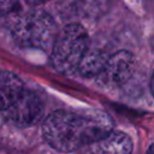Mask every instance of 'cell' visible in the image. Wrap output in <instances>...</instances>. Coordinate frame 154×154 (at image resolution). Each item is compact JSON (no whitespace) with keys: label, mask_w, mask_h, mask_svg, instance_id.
<instances>
[{"label":"cell","mask_w":154,"mask_h":154,"mask_svg":"<svg viewBox=\"0 0 154 154\" xmlns=\"http://www.w3.org/2000/svg\"><path fill=\"white\" fill-rule=\"evenodd\" d=\"M84 148V154H131L132 142L126 134L112 130Z\"/></svg>","instance_id":"cell-6"},{"label":"cell","mask_w":154,"mask_h":154,"mask_svg":"<svg viewBox=\"0 0 154 154\" xmlns=\"http://www.w3.org/2000/svg\"><path fill=\"white\" fill-rule=\"evenodd\" d=\"M113 130L112 119L101 111H65L51 113L42 124L46 142L58 152L84 148Z\"/></svg>","instance_id":"cell-1"},{"label":"cell","mask_w":154,"mask_h":154,"mask_svg":"<svg viewBox=\"0 0 154 154\" xmlns=\"http://www.w3.org/2000/svg\"><path fill=\"white\" fill-rule=\"evenodd\" d=\"M18 2L19 0H0V17L12 13L18 6Z\"/></svg>","instance_id":"cell-9"},{"label":"cell","mask_w":154,"mask_h":154,"mask_svg":"<svg viewBox=\"0 0 154 154\" xmlns=\"http://www.w3.org/2000/svg\"><path fill=\"white\" fill-rule=\"evenodd\" d=\"M150 90H152V94L154 96V72H153L152 78H150Z\"/></svg>","instance_id":"cell-11"},{"label":"cell","mask_w":154,"mask_h":154,"mask_svg":"<svg viewBox=\"0 0 154 154\" xmlns=\"http://www.w3.org/2000/svg\"><path fill=\"white\" fill-rule=\"evenodd\" d=\"M134 67V55L126 51H119L107 57L96 77H99V81L107 87H118L130 78Z\"/></svg>","instance_id":"cell-5"},{"label":"cell","mask_w":154,"mask_h":154,"mask_svg":"<svg viewBox=\"0 0 154 154\" xmlns=\"http://www.w3.org/2000/svg\"><path fill=\"white\" fill-rule=\"evenodd\" d=\"M153 48H154V37H153Z\"/></svg>","instance_id":"cell-12"},{"label":"cell","mask_w":154,"mask_h":154,"mask_svg":"<svg viewBox=\"0 0 154 154\" xmlns=\"http://www.w3.org/2000/svg\"><path fill=\"white\" fill-rule=\"evenodd\" d=\"M88 47V32L81 24L65 25L57 32L52 43L53 66L65 75L76 72Z\"/></svg>","instance_id":"cell-3"},{"label":"cell","mask_w":154,"mask_h":154,"mask_svg":"<svg viewBox=\"0 0 154 154\" xmlns=\"http://www.w3.org/2000/svg\"><path fill=\"white\" fill-rule=\"evenodd\" d=\"M108 55H106L105 53H102L99 49H93L90 47H88L85 54L83 55L77 71L87 77H91V76H97L106 61Z\"/></svg>","instance_id":"cell-8"},{"label":"cell","mask_w":154,"mask_h":154,"mask_svg":"<svg viewBox=\"0 0 154 154\" xmlns=\"http://www.w3.org/2000/svg\"><path fill=\"white\" fill-rule=\"evenodd\" d=\"M10 31L16 42L29 48H46L57 35L54 20L38 10L19 12L11 17Z\"/></svg>","instance_id":"cell-2"},{"label":"cell","mask_w":154,"mask_h":154,"mask_svg":"<svg viewBox=\"0 0 154 154\" xmlns=\"http://www.w3.org/2000/svg\"><path fill=\"white\" fill-rule=\"evenodd\" d=\"M5 114L6 119L16 126H31L41 120L43 103L35 93L23 89L17 99L5 109Z\"/></svg>","instance_id":"cell-4"},{"label":"cell","mask_w":154,"mask_h":154,"mask_svg":"<svg viewBox=\"0 0 154 154\" xmlns=\"http://www.w3.org/2000/svg\"><path fill=\"white\" fill-rule=\"evenodd\" d=\"M48 1H51V0H26V2H29V4H31V5H35V6H37V5H43V4L48 2Z\"/></svg>","instance_id":"cell-10"},{"label":"cell","mask_w":154,"mask_h":154,"mask_svg":"<svg viewBox=\"0 0 154 154\" xmlns=\"http://www.w3.org/2000/svg\"><path fill=\"white\" fill-rule=\"evenodd\" d=\"M23 89V83L17 75L10 71H0V111H5Z\"/></svg>","instance_id":"cell-7"}]
</instances>
